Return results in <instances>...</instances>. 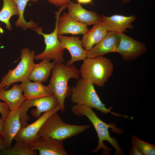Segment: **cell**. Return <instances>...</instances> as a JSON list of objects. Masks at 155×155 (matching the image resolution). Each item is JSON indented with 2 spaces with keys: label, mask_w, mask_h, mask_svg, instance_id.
I'll return each mask as SVG.
<instances>
[{
  "label": "cell",
  "mask_w": 155,
  "mask_h": 155,
  "mask_svg": "<svg viewBox=\"0 0 155 155\" xmlns=\"http://www.w3.org/2000/svg\"><path fill=\"white\" fill-rule=\"evenodd\" d=\"M72 113L75 115L79 117L85 116L90 121L93 125L97 134L98 141L97 147L92 151L97 153L101 149L103 150V155H108L112 149L106 146L104 141L108 142L115 150V155H122L124 153L119 144L115 137L112 138L108 131L111 128L112 131L118 134L123 133L122 129L116 127L115 124H107L100 119L93 111L91 107L81 104H75L71 108Z\"/></svg>",
  "instance_id": "cell-1"
},
{
  "label": "cell",
  "mask_w": 155,
  "mask_h": 155,
  "mask_svg": "<svg viewBox=\"0 0 155 155\" xmlns=\"http://www.w3.org/2000/svg\"><path fill=\"white\" fill-rule=\"evenodd\" d=\"M52 75L48 86L57 99L62 113L65 110L66 98L71 96V88L68 85L71 78L78 80L80 78V70L71 64L66 65L63 63H56L52 70Z\"/></svg>",
  "instance_id": "cell-2"
},
{
  "label": "cell",
  "mask_w": 155,
  "mask_h": 155,
  "mask_svg": "<svg viewBox=\"0 0 155 155\" xmlns=\"http://www.w3.org/2000/svg\"><path fill=\"white\" fill-rule=\"evenodd\" d=\"M94 84L90 81L80 78L75 86L71 88V100L75 104L84 105L94 108L106 114L110 113L117 117L128 118L127 115H121L111 111L112 107L107 108L100 99L95 90Z\"/></svg>",
  "instance_id": "cell-3"
},
{
  "label": "cell",
  "mask_w": 155,
  "mask_h": 155,
  "mask_svg": "<svg viewBox=\"0 0 155 155\" xmlns=\"http://www.w3.org/2000/svg\"><path fill=\"white\" fill-rule=\"evenodd\" d=\"M80 70L81 78L91 82L98 87H103L112 75L114 65L108 58L103 56L86 58Z\"/></svg>",
  "instance_id": "cell-4"
},
{
  "label": "cell",
  "mask_w": 155,
  "mask_h": 155,
  "mask_svg": "<svg viewBox=\"0 0 155 155\" xmlns=\"http://www.w3.org/2000/svg\"><path fill=\"white\" fill-rule=\"evenodd\" d=\"M90 127L89 125H80L66 123L56 112L46 120L37 137H51L63 140L82 133Z\"/></svg>",
  "instance_id": "cell-5"
},
{
  "label": "cell",
  "mask_w": 155,
  "mask_h": 155,
  "mask_svg": "<svg viewBox=\"0 0 155 155\" xmlns=\"http://www.w3.org/2000/svg\"><path fill=\"white\" fill-rule=\"evenodd\" d=\"M66 8V6H61L58 11L55 12V27L52 32L49 34L44 33L41 27L38 26L33 29L38 34L43 37L46 45L45 49L42 52L35 56V59L36 60L48 59L53 60L55 63H63L64 61L63 54L65 49L61 46L58 38V23L61 12Z\"/></svg>",
  "instance_id": "cell-6"
},
{
  "label": "cell",
  "mask_w": 155,
  "mask_h": 155,
  "mask_svg": "<svg viewBox=\"0 0 155 155\" xmlns=\"http://www.w3.org/2000/svg\"><path fill=\"white\" fill-rule=\"evenodd\" d=\"M34 51H30L28 48L22 49L21 52V60L16 67L12 70H9L1 79L3 87L6 89L12 84L17 82H22L28 79L35 63Z\"/></svg>",
  "instance_id": "cell-7"
},
{
  "label": "cell",
  "mask_w": 155,
  "mask_h": 155,
  "mask_svg": "<svg viewBox=\"0 0 155 155\" xmlns=\"http://www.w3.org/2000/svg\"><path fill=\"white\" fill-rule=\"evenodd\" d=\"M59 106V102L53 95L38 98L26 100H24L18 108L21 127H25L28 124L27 122L29 119L27 112L32 106L36 107L31 111L32 116L38 119L41 114L50 111Z\"/></svg>",
  "instance_id": "cell-8"
},
{
  "label": "cell",
  "mask_w": 155,
  "mask_h": 155,
  "mask_svg": "<svg viewBox=\"0 0 155 155\" xmlns=\"http://www.w3.org/2000/svg\"><path fill=\"white\" fill-rule=\"evenodd\" d=\"M119 40L116 52L119 53L126 61L134 60L146 52L145 44L138 41L125 34L120 32Z\"/></svg>",
  "instance_id": "cell-9"
},
{
  "label": "cell",
  "mask_w": 155,
  "mask_h": 155,
  "mask_svg": "<svg viewBox=\"0 0 155 155\" xmlns=\"http://www.w3.org/2000/svg\"><path fill=\"white\" fill-rule=\"evenodd\" d=\"M31 148L38 150L39 155H67L63 140L51 137H37L29 144Z\"/></svg>",
  "instance_id": "cell-10"
},
{
  "label": "cell",
  "mask_w": 155,
  "mask_h": 155,
  "mask_svg": "<svg viewBox=\"0 0 155 155\" xmlns=\"http://www.w3.org/2000/svg\"><path fill=\"white\" fill-rule=\"evenodd\" d=\"M61 110L58 106L53 110L44 113L35 121L25 127H21L15 137L16 141H22L30 144L36 138L38 132L46 120L51 115Z\"/></svg>",
  "instance_id": "cell-11"
},
{
  "label": "cell",
  "mask_w": 155,
  "mask_h": 155,
  "mask_svg": "<svg viewBox=\"0 0 155 155\" xmlns=\"http://www.w3.org/2000/svg\"><path fill=\"white\" fill-rule=\"evenodd\" d=\"M61 46L70 53L71 58L65 65H69L76 62L84 61L87 57V51L83 48L79 37L68 36L58 35Z\"/></svg>",
  "instance_id": "cell-12"
},
{
  "label": "cell",
  "mask_w": 155,
  "mask_h": 155,
  "mask_svg": "<svg viewBox=\"0 0 155 155\" xmlns=\"http://www.w3.org/2000/svg\"><path fill=\"white\" fill-rule=\"evenodd\" d=\"M119 40V33L108 32L103 38L87 51V58L103 56L108 53L116 52Z\"/></svg>",
  "instance_id": "cell-13"
},
{
  "label": "cell",
  "mask_w": 155,
  "mask_h": 155,
  "mask_svg": "<svg viewBox=\"0 0 155 155\" xmlns=\"http://www.w3.org/2000/svg\"><path fill=\"white\" fill-rule=\"evenodd\" d=\"M21 126L19 109L10 111L3 122L2 135L5 149L11 147L12 141Z\"/></svg>",
  "instance_id": "cell-14"
},
{
  "label": "cell",
  "mask_w": 155,
  "mask_h": 155,
  "mask_svg": "<svg viewBox=\"0 0 155 155\" xmlns=\"http://www.w3.org/2000/svg\"><path fill=\"white\" fill-rule=\"evenodd\" d=\"M66 7L68 13L72 18L87 26L101 22L102 18L100 15L93 11L86 9L81 4L71 1Z\"/></svg>",
  "instance_id": "cell-15"
},
{
  "label": "cell",
  "mask_w": 155,
  "mask_h": 155,
  "mask_svg": "<svg viewBox=\"0 0 155 155\" xmlns=\"http://www.w3.org/2000/svg\"><path fill=\"white\" fill-rule=\"evenodd\" d=\"M101 22L108 32L118 33L127 32L128 28L133 29L132 23L136 17L133 15L126 16L120 15H114L109 17L102 16Z\"/></svg>",
  "instance_id": "cell-16"
},
{
  "label": "cell",
  "mask_w": 155,
  "mask_h": 155,
  "mask_svg": "<svg viewBox=\"0 0 155 155\" xmlns=\"http://www.w3.org/2000/svg\"><path fill=\"white\" fill-rule=\"evenodd\" d=\"M88 30L87 26L74 20L68 13L63 12L59 18L58 35L67 34L84 35Z\"/></svg>",
  "instance_id": "cell-17"
},
{
  "label": "cell",
  "mask_w": 155,
  "mask_h": 155,
  "mask_svg": "<svg viewBox=\"0 0 155 155\" xmlns=\"http://www.w3.org/2000/svg\"><path fill=\"white\" fill-rule=\"evenodd\" d=\"M25 100H30L53 95L48 86L42 83L32 82L28 79L22 82L20 84Z\"/></svg>",
  "instance_id": "cell-18"
},
{
  "label": "cell",
  "mask_w": 155,
  "mask_h": 155,
  "mask_svg": "<svg viewBox=\"0 0 155 155\" xmlns=\"http://www.w3.org/2000/svg\"><path fill=\"white\" fill-rule=\"evenodd\" d=\"M20 84H15L9 89H0V100L5 102L10 111L18 109L25 100Z\"/></svg>",
  "instance_id": "cell-19"
},
{
  "label": "cell",
  "mask_w": 155,
  "mask_h": 155,
  "mask_svg": "<svg viewBox=\"0 0 155 155\" xmlns=\"http://www.w3.org/2000/svg\"><path fill=\"white\" fill-rule=\"evenodd\" d=\"M108 32L101 22L94 25L83 35L81 41L84 49L87 51L90 50L104 38Z\"/></svg>",
  "instance_id": "cell-20"
},
{
  "label": "cell",
  "mask_w": 155,
  "mask_h": 155,
  "mask_svg": "<svg viewBox=\"0 0 155 155\" xmlns=\"http://www.w3.org/2000/svg\"><path fill=\"white\" fill-rule=\"evenodd\" d=\"M50 60L48 59H44L40 63H35L28 79L36 82H46L56 63L54 61L51 62Z\"/></svg>",
  "instance_id": "cell-21"
},
{
  "label": "cell",
  "mask_w": 155,
  "mask_h": 155,
  "mask_svg": "<svg viewBox=\"0 0 155 155\" xmlns=\"http://www.w3.org/2000/svg\"><path fill=\"white\" fill-rule=\"evenodd\" d=\"M3 5L0 11V22L3 23L9 30H11L12 26L10 20L12 16L18 15L17 7L12 0H2Z\"/></svg>",
  "instance_id": "cell-22"
},
{
  "label": "cell",
  "mask_w": 155,
  "mask_h": 155,
  "mask_svg": "<svg viewBox=\"0 0 155 155\" xmlns=\"http://www.w3.org/2000/svg\"><path fill=\"white\" fill-rule=\"evenodd\" d=\"M16 4L18 12V18L15 24L18 27L26 30L28 28L33 29L38 27L36 23L31 20L29 22L26 21L24 13L28 2L29 1L37 2L38 0H12Z\"/></svg>",
  "instance_id": "cell-23"
},
{
  "label": "cell",
  "mask_w": 155,
  "mask_h": 155,
  "mask_svg": "<svg viewBox=\"0 0 155 155\" xmlns=\"http://www.w3.org/2000/svg\"><path fill=\"white\" fill-rule=\"evenodd\" d=\"M37 150L32 149L29 144L22 141H16L15 144L4 149L0 153L1 155H36Z\"/></svg>",
  "instance_id": "cell-24"
},
{
  "label": "cell",
  "mask_w": 155,
  "mask_h": 155,
  "mask_svg": "<svg viewBox=\"0 0 155 155\" xmlns=\"http://www.w3.org/2000/svg\"><path fill=\"white\" fill-rule=\"evenodd\" d=\"M131 143L139 149L143 155H154L155 145L144 141L133 135L131 139Z\"/></svg>",
  "instance_id": "cell-25"
},
{
  "label": "cell",
  "mask_w": 155,
  "mask_h": 155,
  "mask_svg": "<svg viewBox=\"0 0 155 155\" xmlns=\"http://www.w3.org/2000/svg\"><path fill=\"white\" fill-rule=\"evenodd\" d=\"M10 111L9 107L5 102L0 101V113L1 119L4 120L7 117Z\"/></svg>",
  "instance_id": "cell-26"
},
{
  "label": "cell",
  "mask_w": 155,
  "mask_h": 155,
  "mask_svg": "<svg viewBox=\"0 0 155 155\" xmlns=\"http://www.w3.org/2000/svg\"><path fill=\"white\" fill-rule=\"evenodd\" d=\"M50 3L56 6H66L71 0H47Z\"/></svg>",
  "instance_id": "cell-27"
},
{
  "label": "cell",
  "mask_w": 155,
  "mask_h": 155,
  "mask_svg": "<svg viewBox=\"0 0 155 155\" xmlns=\"http://www.w3.org/2000/svg\"><path fill=\"white\" fill-rule=\"evenodd\" d=\"M132 143V147L131 150L129 155H143L142 153L133 143Z\"/></svg>",
  "instance_id": "cell-28"
},
{
  "label": "cell",
  "mask_w": 155,
  "mask_h": 155,
  "mask_svg": "<svg viewBox=\"0 0 155 155\" xmlns=\"http://www.w3.org/2000/svg\"><path fill=\"white\" fill-rule=\"evenodd\" d=\"M5 149L2 135L0 134V153Z\"/></svg>",
  "instance_id": "cell-29"
},
{
  "label": "cell",
  "mask_w": 155,
  "mask_h": 155,
  "mask_svg": "<svg viewBox=\"0 0 155 155\" xmlns=\"http://www.w3.org/2000/svg\"><path fill=\"white\" fill-rule=\"evenodd\" d=\"M78 3L81 4H87L91 3L93 0H76Z\"/></svg>",
  "instance_id": "cell-30"
},
{
  "label": "cell",
  "mask_w": 155,
  "mask_h": 155,
  "mask_svg": "<svg viewBox=\"0 0 155 155\" xmlns=\"http://www.w3.org/2000/svg\"><path fill=\"white\" fill-rule=\"evenodd\" d=\"M4 121L0 119V134L2 135Z\"/></svg>",
  "instance_id": "cell-31"
},
{
  "label": "cell",
  "mask_w": 155,
  "mask_h": 155,
  "mask_svg": "<svg viewBox=\"0 0 155 155\" xmlns=\"http://www.w3.org/2000/svg\"><path fill=\"white\" fill-rule=\"evenodd\" d=\"M131 0H123L121 3H129Z\"/></svg>",
  "instance_id": "cell-32"
},
{
  "label": "cell",
  "mask_w": 155,
  "mask_h": 155,
  "mask_svg": "<svg viewBox=\"0 0 155 155\" xmlns=\"http://www.w3.org/2000/svg\"><path fill=\"white\" fill-rule=\"evenodd\" d=\"M3 88L1 82H0V89Z\"/></svg>",
  "instance_id": "cell-33"
}]
</instances>
